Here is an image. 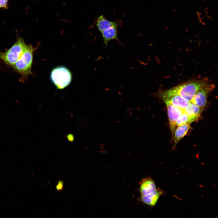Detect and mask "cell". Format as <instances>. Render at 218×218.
<instances>
[{"mask_svg":"<svg viewBox=\"0 0 218 218\" xmlns=\"http://www.w3.org/2000/svg\"><path fill=\"white\" fill-rule=\"evenodd\" d=\"M208 83L206 80L191 81L178 85L158 94L161 98L178 95L190 102L196 94Z\"/></svg>","mask_w":218,"mask_h":218,"instance_id":"1","label":"cell"},{"mask_svg":"<svg viewBox=\"0 0 218 218\" xmlns=\"http://www.w3.org/2000/svg\"><path fill=\"white\" fill-rule=\"evenodd\" d=\"M35 48L27 45L22 54L12 67L17 72L24 77L31 74V67Z\"/></svg>","mask_w":218,"mask_h":218,"instance_id":"2","label":"cell"},{"mask_svg":"<svg viewBox=\"0 0 218 218\" xmlns=\"http://www.w3.org/2000/svg\"><path fill=\"white\" fill-rule=\"evenodd\" d=\"M26 45L22 38L18 37L9 49L5 52H0V59L7 65L12 67L21 55Z\"/></svg>","mask_w":218,"mask_h":218,"instance_id":"3","label":"cell"},{"mask_svg":"<svg viewBox=\"0 0 218 218\" xmlns=\"http://www.w3.org/2000/svg\"><path fill=\"white\" fill-rule=\"evenodd\" d=\"M50 78L51 81L58 89H62L70 84L72 76L68 69L64 66H60L52 70Z\"/></svg>","mask_w":218,"mask_h":218,"instance_id":"4","label":"cell"},{"mask_svg":"<svg viewBox=\"0 0 218 218\" xmlns=\"http://www.w3.org/2000/svg\"><path fill=\"white\" fill-rule=\"evenodd\" d=\"M162 100L165 103L167 107L170 128L173 136L176 127L177 120L183 112V110L173 105L166 99Z\"/></svg>","mask_w":218,"mask_h":218,"instance_id":"5","label":"cell"},{"mask_svg":"<svg viewBox=\"0 0 218 218\" xmlns=\"http://www.w3.org/2000/svg\"><path fill=\"white\" fill-rule=\"evenodd\" d=\"M214 87V84H208L196 94L190 102L203 108L206 104L208 93L213 90Z\"/></svg>","mask_w":218,"mask_h":218,"instance_id":"6","label":"cell"},{"mask_svg":"<svg viewBox=\"0 0 218 218\" xmlns=\"http://www.w3.org/2000/svg\"><path fill=\"white\" fill-rule=\"evenodd\" d=\"M157 189L154 181L150 177L143 178L140 182V192L141 196L150 194Z\"/></svg>","mask_w":218,"mask_h":218,"instance_id":"7","label":"cell"},{"mask_svg":"<svg viewBox=\"0 0 218 218\" xmlns=\"http://www.w3.org/2000/svg\"><path fill=\"white\" fill-rule=\"evenodd\" d=\"M203 109V108L190 102L188 107L183 110V111L189 116L192 122L198 120Z\"/></svg>","mask_w":218,"mask_h":218,"instance_id":"8","label":"cell"},{"mask_svg":"<svg viewBox=\"0 0 218 218\" xmlns=\"http://www.w3.org/2000/svg\"><path fill=\"white\" fill-rule=\"evenodd\" d=\"M163 192L160 189H157L153 193L147 195L142 196L141 201L144 204L150 206H154L157 203Z\"/></svg>","mask_w":218,"mask_h":218,"instance_id":"9","label":"cell"},{"mask_svg":"<svg viewBox=\"0 0 218 218\" xmlns=\"http://www.w3.org/2000/svg\"><path fill=\"white\" fill-rule=\"evenodd\" d=\"M190 124H187L178 126L175 129L173 135V148L174 149L179 141L187 134L190 128Z\"/></svg>","mask_w":218,"mask_h":218,"instance_id":"10","label":"cell"},{"mask_svg":"<svg viewBox=\"0 0 218 218\" xmlns=\"http://www.w3.org/2000/svg\"><path fill=\"white\" fill-rule=\"evenodd\" d=\"M165 99L173 105L184 110L189 106L190 102L178 95H174L167 98Z\"/></svg>","mask_w":218,"mask_h":218,"instance_id":"11","label":"cell"},{"mask_svg":"<svg viewBox=\"0 0 218 218\" xmlns=\"http://www.w3.org/2000/svg\"><path fill=\"white\" fill-rule=\"evenodd\" d=\"M117 26H114L109 28L101 32L103 39V42L107 46L110 41L112 40H117Z\"/></svg>","mask_w":218,"mask_h":218,"instance_id":"12","label":"cell"},{"mask_svg":"<svg viewBox=\"0 0 218 218\" xmlns=\"http://www.w3.org/2000/svg\"><path fill=\"white\" fill-rule=\"evenodd\" d=\"M96 26L99 31L101 32L111 27L117 26V24L116 22L108 20L103 15H101L97 19Z\"/></svg>","mask_w":218,"mask_h":218,"instance_id":"13","label":"cell"},{"mask_svg":"<svg viewBox=\"0 0 218 218\" xmlns=\"http://www.w3.org/2000/svg\"><path fill=\"white\" fill-rule=\"evenodd\" d=\"M191 123L190 118L183 111L177 120L176 125L178 126L187 124H190Z\"/></svg>","mask_w":218,"mask_h":218,"instance_id":"14","label":"cell"},{"mask_svg":"<svg viewBox=\"0 0 218 218\" xmlns=\"http://www.w3.org/2000/svg\"><path fill=\"white\" fill-rule=\"evenodd\" d=\"M64 186V182L61 180H59L56 186V189L58 191L62 190Z\"/></svg>","mask_w":218,"mask_h":218,"instance_id":"15","label":"cell"}]
</instances>
